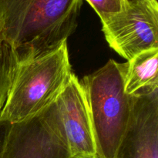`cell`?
Here are the masks:
<instances>
[{
    "mask_svg": "<svg viewBox=\"0 0 158 158\" xmlns=\"http://www.w3.org/2000/svg\"><path fill=\"white\" fill-rule=\"evenodd\" d=\"M67 40L16 60L1 123H19L56 101L73 75Z\"/></svg>",
    "mask_w": 158,
    "mask_h": 158,
    "instance_id": "2",
    "label": "cell"
},
{
    "mask_svg": "<svg viewBox=\"0 0 158 158\" xmlns=\"http://www.w3.org/2000/svg\"><path fill=\"white\" fill-rule=\"evenodd\" d=\"M72 158H97L89 106L74 73L55 101Z\"/></svg>",
    "mask_w": 158,
    "mask_h": 158,
    "instance_id": "6",
    "label": "cell"
},
{
    "mask_svg": "<svg viewBox=\"0 0 158 158\" xmlns=\"http://www.w3.org/2000/svg\"><path fill=\"white\" fill-rule=\"evenodd\" d=\"M101 23L109 46L127 61L143 51L158 48L157 0H130L124 12Z\"/></svg>",
    "mask_w": 158,
    "mask_h": 158,
    "instance_id": "5",
    "label": "cell"
},
{
    "mask_svg": "<svg viewBox=\"0 0 158 158\" xmlns=\"http://www.w3.org/2000/svg\"><path fill=\"white\" fill-rule=\"evenodd\" d=\"M8 123L0 122V158H2L3 148H4L5 138H6V131L8 128Z\"/></svg>",
    "mask_w": 158,
    "mask_h": 158,
    "instance_id": "11",
    "label": "cell"
},
{
    "mask_svg": "<svg viewBox=\"0 0 158 158\" xmlns=\"http://www.w3.org/2000/svg\"><path fill=\"white\" fill-rule=\"evenodd\" d=\"M2 158H72L55 102L31 118L8 125Z\"/></svg>",
    "mask_w": 158,
    "mask_h": 158,
    "instance_id": "4",
    "label": "cell"
},
{
    "mask_svg": "<svg viewBox=\"0 0 158 158\" xmlns=\"http://www.w3.org/2000/svg\"><path fill=\"white\" fill-rule=\"evenodd\" d=\"M103 22L107 19L124 12L130 0H86Z\"/></svg>",
    "mask_w": 158,
    "mask_h": 158,
    "instance_id": "10",
    "label": "cell"
},
{
    "mask_svg": "<svg viewBox=\"0 0 158 158\" xmlns=\"http://www.w3.org/2000/svg\"><path fill=\"white\" fill-rule=\"evenodd\" d=\"M127 63L110 60L83 77V89L89 106L97 158H114L127 128L134 95L124 89Z\"/></svg>",
    "mask_w": 158,
    "mask_h": 158,
    "instance_id": "3",
    "label": "cell"
},
{
    "mask_svg": "<svg viewBox=\"0 0 158 158\" xmlns=\"http://www.w3.org/2000/svg\"><path fill=\"white\" fill-rule=\"evenodd\" d=\"M83 0H0V40L17 60L67 40Z\"/></svg>",
    "mask_w": 158,
    "mask_h": 158,
    "instance_id": "1",
    "label": "cell"
},
{
    "mask_svg": "<svg viewBox=\"0 0 158 158\" xmlns=\"http://www.w3.org/2000/svg\"><path fill=\"white\" fill-rule=\"evenodd\" d=\"M158 48L134 56L127 63L125 92L128 95L150 93L158 89Z\"/></svg>",
    "mask_w": 158,
    "mask_h": 158,
    "instance_id": "8",
    "label": "cell"
},
{
    "mask_svg": "<svg viewBox=\"0 0 158 158\" xmlns=\"http://www.w3.org/2000/svg\"><path fill=\"white\" fill-rule=\"evenodd\" d=\"M114 158H158V89L134 95L131 119Z\"/></svg>",
    "mask_w": 158,
    "mask_h": 158,
    "instance_id": "7",
    "label": "cell"
},
{
    "mask_svg": "<svg viewBox=\"0 0 158 158\" xmlns=\"http://www.w3.org/2000/svg\"><path fill=\"white\" fill-rule=\"evenodd\" d=\"M16 60L12 49L0 40V112L6 101Z\"/></svg>",
    "mask_w": 158,
    "mask_h": 158,
    "instance_id": "9",
    "label": "cell"
}]
</instances>
